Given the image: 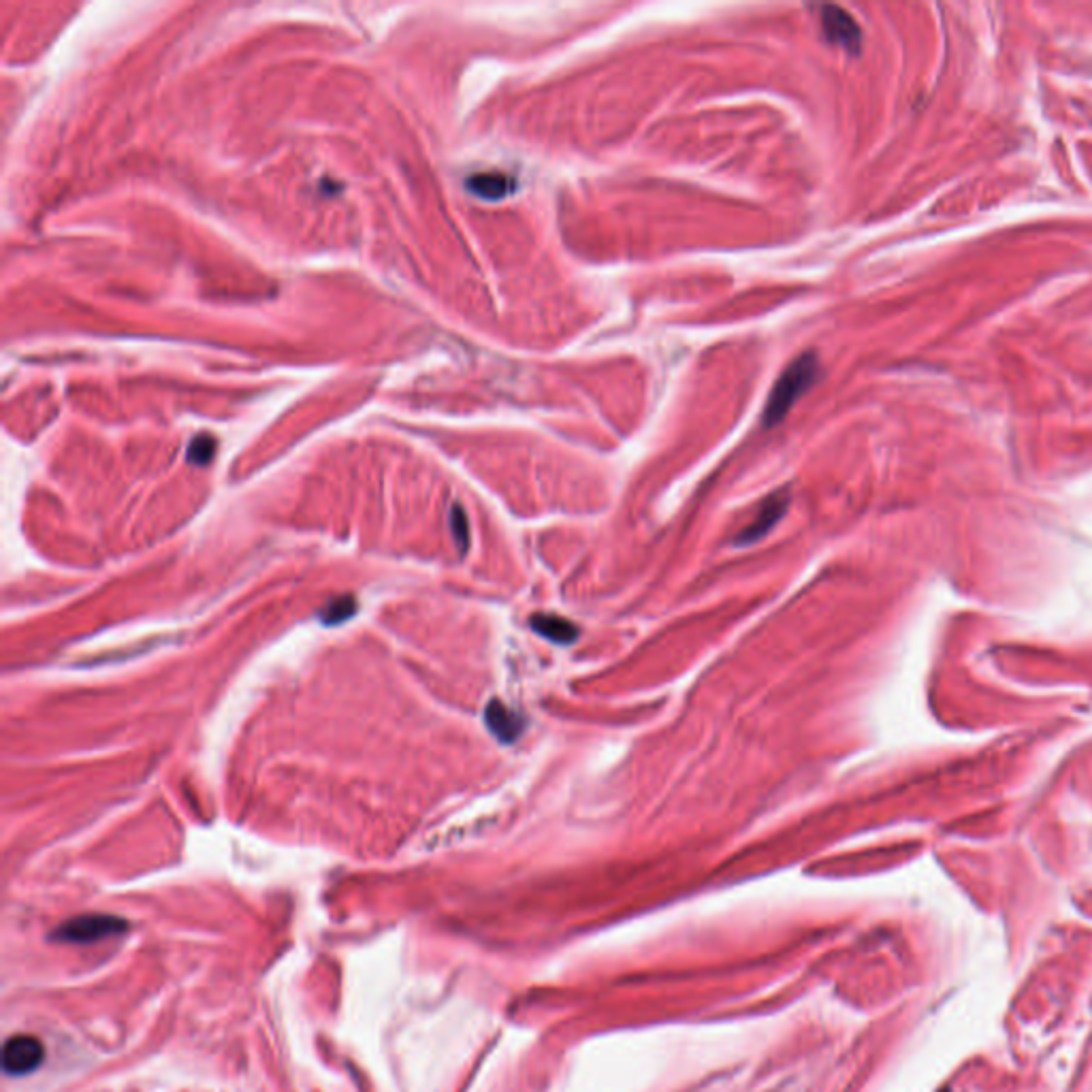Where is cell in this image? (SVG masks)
<instances>
[{
	"mask_svg": "<svg viewBox=\"0 0 1092 1092\" xmlns=\"http://www.w3.org/2000/svg\"><path fill=\"white\" fill-rule=\"evenodd\" d=\"M819 378V359L815 352H804L792 365H787L785 372L779 376V380L772 386L768 395L762 425L775 427L789 414L796 403L804 397V393Z\"/></svg>",
	"mask_w": 1092,
	"mask_h": 1092,
	"instance_id": "1",
	"label": "cell"
},
{
	"mask_svg": "<svg viewBox=\"0 0 1092 1092\" xmlns=\"http://www.w3.org/2000/svg\"><path fill=\"white\" fill-rule=\"evenodd\" d=\"M128 931L126 920L109 916V914H88L77 916L60 924L58 929L49 933V941L54 944H69V946H88L105 941L109 937L124 935Z\"/></svg>",
	"mask_w": 1092,
	"mask_h": 1092,
	"instance_id": "2",
	"label": "cell"
},
{
	"mask_svg": "<svg viewBox=\"0 0 1092 1092\" xmlns=\"http://www.w3.org/2000/svg\"><path fill=\"white\" fill-rule=\"evenodd\" d=\"M45 1061L41 1039L32 1035H13L3 1046V1071L9 1078H24L35 1073Z\"/></svg>",
	"mask_w": 1092,
	"mask_h": 1092,
	"instance_id": "3",
	"label": "cell"
},
{
	"mask_svg": "<svg viewBox=\"0 0 1092 1092\" xmlns=\"http://www.w3.org/2000/svg\"><path fill=\"white\" fill-rule=\"evenodd\" d=\"M819 22H821V32H824V39L830 45L841 47L849 54H858L860 52L862 30H860L858 22L851 18V13H847L845 9L836 7V5H826V7H821Z\"/></svg>",
	"mask_w": 1092,
	"mask_h": 1092,
	"instance_id": "4",
	"label": "cell"
},
{
	"mask_svg": "<svg viewBox=\"0 0 1092 1092\" xmlns=\"http://www.w3.org/2000/svg\"><path fill=\"white\" fill-rule=\"evenodd\" d=\"M787 506H789V491L787 489H781L777 493L768 495L762 501V506H760L758 514L753 516L751 523L736 535V544L738 547H747V544L758 542L760 537H764L772 527L779 523V520L783 518V514L787 512Z\"/></svg>",
	"mask_w": 1092,
	"mask_h": 1092,
	"instance_id": "5",
	"label": "cell"
},
{
	"mask_svg": "<svg viewBox=\"0 0 1092 1092\" xmlns=\"http://www.w3.org/2000/svg\"><path fill=\"white\" fill-rule=\"evenodd\" d=\"M484 724L499 743L510 745L525 730V719L499 700H491L484 709Z\"/></svg>",
	"mask_w": 1092,
	"mask_h": 1092,
	"instance_id": "6",
	"label": "cell"
},
{
	"mask_svg": "<svg viewBox=\"0 0 1092 1092\" xmlns=\"http://www.w3.org/2000/svg\"><path fill=\"white\" fill-rule=\"evenodd\" d=\"M465 187L482 201H501L516 191V179L501 171H486L469 177Z\"/></svg>",
	"mask_w": 1092,
	"mask_h": 1092,
	"instance_id": "7",
	"label": "cell"
},
{
	"mask_svg": "<svg viewBox=\"0 0 1092 1092\" xmlns=\"http://www.w3.org/2000/svg\"><path fill=\"white\" fill-rule=\"evenodd\" d=\"M531 628L540 636H544L547 641H553L558 645H573L577 643V638L581 634L573 621L558 615H533Z\"/></svg>",
	"mask_w": 1092,
	"mask_h": 1092,
	"instance_id": "8",
	"label": "cell"
},
{
	"mask_svg": "<svg viewBox=\"0 0 1092 1092\" xmlns=\"http://www.w3.org/2000/svg\"><path fill=\"white\" fill-rule=\"evenodd\" d=\"M357 611V602L352 596H340L331 600L327 607L323 609L321 613V621L325 626H338V624H344L346 619H350L352 615H355Z\"/></svg>",
	"mask_w": 1092,
	"mask_h": 1092,
	"instance_id": "9",
	"label": "cell"
},
{
	"mask_svg": "<svg viewBox=\"0 0 1092 1092\" xmlns=\"http://www.w3.org/2000/svg\"><path fill=\"white\" fill-rule=\"evenodd\" d=\"M214 455H216V440L212 438V435H199V438L191 442L187 457L195 465H206L214 459Z\"/></svg>",
	"mask_w": 1092,
	"mask_h": 1092,
	"instance_id": "10",
	"label": "cell"
},
{
	"mask_svg": "<svg viewBox=\"0 0 1092 1092\" xmlns=\"http://www.w3.org/2000/svg\"><path fill=\"white\" fill-rule=\"evenodd\" d=\"M450 529H452V535H455L459 551L465 553L469 544V523L461 506H452L450 510Z\"/></svg>",
	"mask_w": 1092,
	"mask_h": 1092,
	"instance_id": "11",
	"label": "cell"
}]
</instances>
